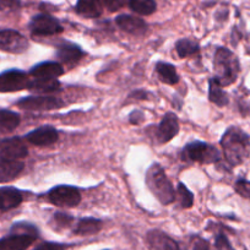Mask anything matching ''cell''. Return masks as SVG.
I'll list each match as a JSON object with an SVG mask.
<instances>
[{"instance_id": "cell-22", "label": "cell", "mask_w": 250, "mask_h": 250, "mask_svg": "<svg viewBox=\"0 0 250 250\" xmlns=\"http://www.w3.org/2000/svg\"><path fill=\"white\" fill-rule=\"evenodd\" d=\"M59 86L60 83L57 79H54V80H49V79H33L32 81H30L28 90L33 91V92L42 93V95H47V93L57 91Z\"/></svg>"}, {"instance_id": "cell-20", "label": "cell", "mask_w": 250, "mask_h": 250, "mask_svg": "<svg viewBox=\"0 0 250 250\" xmlns=\"http://www.w3.org/2000/svg\"><path fill=\"white\" fill-rule=\"evenodd\" d=\"M83 57V52L78 47V45H62L58 49L57 58L62 62L68 65H74L79 60Z\"/></svg>"}, {"instance_id": "cell-31", "label": "cell", "mask_w": 250, "mask_h": 250, "mask_svg": "<svg viewBox=\"0 0 250 250\" xmlns=\"http://www.w3.org/2000/svg\"><path fill=\"white\" fill-rule=\"evenodd\" d=\"M20 6V0H0V11H14Z\"/></svg>"}, {"instance_id": "cell-19", "label": "cell", "mask_w": 250, "mask_h": 250, "mask_svg": "<svg viewBox=\"0 0 250 250\" xmlns=\"http://www.w3.org/2000/svg\"><path fill=\"white\" fill-rule=\"evenodd\" d=\"M23 170V163L20 161L0 160V183H8L18 178Z\"/></svg>"}, {"instance_id": "cell-9", "label": "cell", "mask_w": 250, "mask_h": 250, "mask_svg": "<svg viewBox=\"0 0 250 250\" xmlns=\"http://www.w3.org/2000/svg\"><path fill=\"white\" fill-rule=\"evenodd\" d=\"M30 30L35 36H53L62 32V27L58 20L50 15H37L30 23Z\"/></svg>"}, {"instance_id": "cell-5", "label": "cell", "mask_w": 250, "mask_h": 250, "mask_svg": "<svg viewBox=\"0 0 250 250\" xmlns=\"http://www.w3.org/2000/svg\"><path fill=\"white\" fill-rule=\"evenodd\" d=\"M50 203L60 208H74L78 206L81 201L80 191L74 187L69 185H59L53 188L48 194Z\"/></svg>"}, {"instance_id": "cell-25", "label": "cell", "mask_w": 250, "mask_h": 250, "mask_svg": "<svg viewBox=\"0 0 250 250\" xmlns=\"http://www.w3.org/2000/svg\"><path fill=\"white\" fill-rule=\"evenodd\" d=\"M208 96H210V101L215 104L223 107L228 103L227 93L223 91L222 86L217 83L215 78L210 80V87H208Z\"/></svg>"}, {"instance_id": "cell-21", "label": "cell", "mask_w": 250, "mask_h": 250, "mask_svg": "<svg viewBox=\"0 0 250 250\" xmlns=\"http://www.w3.org/2000/svg\"><path fill=\"white\" fill-rule=\"evenodd\" d=\"M20 124V117L11 110H0V134H9Z\"/></svg>"}, {"instance_id": "cell-2", "label": "cell", "mask_w": 250, "mask_h": 250, "mask_svg": "<svg viewBox=\"0 0 250 250\" xmlns=\"http://www.w3.org/2000/svg\"><path fill=\"white\" fill-rule=\"evenodd\" d=\"M146 183L147 187L153 195L163 204V205H168V204L173 203L175 199V191L173 188L172 183L166 175L165 170L160 165L155 163L151 166L146 174Z\"/></svg>"}, {"instance_id": "cell-18", "label": "cell", "mask_w": 250, "mask_h": 250, "mask_svg": "<svg viewBox=\"0 0 250 250\" xmlns=\"http://www.w3.org/2000/svg\"><path fill=\"white\" fill-rule=\"evenodd\" d=\"M76 11L83 18H98L103 11L102 0H78Z\"/></svg>"}, {"instance_id": "cell-1", "label": "cell", "mask_w": 250, "mask_h": 250, "mask_svg": "<svg viewBox=\"0 0 250 250\" xmlns=\"http://www.w3.org/2000/svg\"><path fill=\"white\" fill-rule=\"evenodd\" d=\"M221 146L228 163L238 166L249 155L250 141L247 134L240 129L229 128L221 139Z\"/></svg>"}, {"instance_id": "cell-35", "label": "cell", "mask_w": 250, "mask_h": 250, "mask_svg": "<svg viewBox=\"0 0 250 250\" xmlns=\"http://www.w3.org/2000/svg\"><path fill=\"white\" fill-rule=\"evenodd\" d=\"M193 250H210V244H208V240L198 238V239L194 242Z\"/></svg>"}, {"instance_id": "cell-26", "label": "cell", "mask_w": 250, "mask_h": 250, "mask_svg": "<svg viewBox=\"0 0 250 250\" xmlns=\"http://www.w3.org/2000/svg\"><path fill=\"white\" fill-rule=\"evenodd\" d=\"M129 6L134 13L144 16L153 14L157 8L155 0H129Z\"/></svg>"}, {"instance_id": "cell-30", "label": "cell", "mask_w": 250, "mask_h": 250, "mask_svg": "<svg viewBox=\"0 0 250 250\" xmlns=\"http://www.w3.org/2000/svg\"><path fill=\"white\" fill-rule=\"evenodd\" d=\"M215 250H234L225 234H218L215 240Z\"/></svg>"}, {"instance_id": "cell-8", "label": "cell", "mask_w": 250, "mask_h": 250, "mask_svg": "<svg viewBox=\"0 0 250 250\" xmlns=\"http://www.w3.org/2000/svg\"><path fill=\"white\" fill-rule=\"evenodd\" d=\"M18 105L27 110H52L62 107V101L53 96H30L18 102Z\"/></svg>"}, {"instance_id": "cell-36", "label": "cell", "mask_w": 250, "mask_h": 250, "mask_svg": "<svg viewBox=\"0 0 250 250\" xmlns=\"http://www.w3.org/2000/svg\"><path fill=\"white\" fill-rule=\"evenodd\" d=\"M144 119V115L141 112H133L130 115V122L133 124H139V123L143 122Z\"/></svg>"}, {"instance_id": "cell-33", "label": "cell", "mask_w": 250, "mask_h": 250, "mask_svg": "<svg viewBox=\"0 0 250 250\" xmlns=\"http://www.w3.org/2000/svg\"><path fill=\"white\" fill-rule=\"evenodd\" d=\"M54 220L55 222L58 223V226H62V227H66L71 223L73 221V217L71 216H68L66 213H62V212H57L54 215Z\"/></svg>"}, {"instance_id": "cell-14", "label": "cell", "mask_w": 250, "mask_h": 250, "mask_svg": "<svg viewBox=\"0 0 250 250\" xmlns=\"http://www.w3.org/2000/svg\"><path fill=\"white\" fill-rule=\"evenodd\" d=\"M37 237L22 233H13L0 239V250H26L32 245Z\"/></svg>"}, {"instance_id": "cell-13", "label": "cell", "mask_w": 250, "mask_h": 250, "mask_svg": "<svg viewBox=\"0 0 250 250\" xmlns=\"http://www.w3.org/2000/svg\"><path fill=\"white\" fill-rule=\"evenodd\" d=\"M179 131V122L178 118L173 113H168L165 115L157 129L158 143L166 144L172 140Z\"/></svg>"}, {"instance_id": "cell-23", "label": "cell", "mask_w": 250, "mask_h": 250, "mask_svg": "<svg viewBox=\"0 0 250 250\" xmlns=\"http://www.w3.org/2000/svg\"><path fill=\"white\" fill-rule=\"evenodd\" d=\"M156 73H157L161 81L168 83V85H175L179 81V76H178L175 68L168 62H157Z\"/></svg>"}, {"instance_id": "cell-6", "label": "cell", "mask_w": 250, "mask_h": 250, "mask_svg": "<svg viewBox=\"0 0 250 250\" xmlns=\"http://www.w3.org/2000/svg\"><path fill=\"white\" fill-rule=\"evenodd\" d=\"M30 79L21 70H8L0 74V92H16L28 88Z\"/></svg>"}, {"instance_id": "cell-28", "label": "cell", "mask_w": 250, "mask_h": 250, "mask_svg": "<svg viewBox=\"0 0 250 250\" xmlns=\"http://www.w3.org/2000/svg\"><path fill=\"white\" fill-rule=\"evenodd\" d=\"M177 196L179 199V203L182 208H189L193 206L194 203V196L190 191L188 190V188L185 187L183 183H179L177 187Z\"/></svg>"}, {"instance_id": "cell-29", "label": "cell", "mask_w": 250, "mask_h": 250, "mask_svg": "<svg viewBox=\"0 0 250 250\" xmlns=\"http://www.w3.org/2000/svg\"><path fill=\"white\" fill-rule=\"evenodd\" d=\"M235 190L243 198L250 199V182L249 180L240 179L235 183Z\"/></svg>"}, {"instance_id": "cell-15", "label": "cell", "mask_w": 250, "mask_h": 250, "mask_svg": "<svg viewBox=\"0 0 250 250\" xmlns=\"http://www.w3.org/2000/svg\"><path fill=\"white\" fill-rule=\"evenodd\" d=\"M64 69L60 65L59 62H45L37 64L33 66L30 71V75L33 79H49V80H54L58 79L60 75H62Z\"/></svg>"}, {"instance_id": "cell-7", "label": "cell", "mask_w": 250, "mask_h": 250, "mask_svg": "<svg viewBox=\"0 0 250 250\" xmlns=\"http://www.w3.org/2000/svg\"><path fill=\"white\" fill-rule=\"evenodd\" d=\"M28 42L21 33L14 30L0 31V49L14 54H20L27 50Z\"/></svg>"}, {"instance_id": "cell-4", "label": "cell", "mask_w": 250, "mask_h": 250, "mask_svg": "<svg viewBox=\"0 0 250 250\" xmlns=\"http://www.w3.org/2000/svg\"><path fill=\"white\" fill-rule=\"evenodd\" d=\"M183 157L191 162L213 163L220 160V152L217 151V148L208 144L195 141V143H190L185 146L184 151H183Z\"/></svg>"}, {"instance_id": "cell-27", "label": "cell", "mask_w": 250, "mask_h": 250, "mask_svg": "<svg viewBox=\"0 0 250 250\" xmlns=\"http://www.w3.org/2000/svg\"><path fill=\"white\" fill-rule=\"evenodd\" d=\"M177 53L180 58H188L199 52V44L191 40H180L177 43Z\"/></svg>"}, {"instance_id": "cell-16", "label": "cell", "mask_w": 250, "mask_h": 250, "mask_svg": "<svg viewBox=\"0 0 250 250\" xmlns=\"http://www.w3.org/2000/svg\"><path fill=\"white\" fill-rule=\"evenodd\" d=\"M117 25L125 32L135 36H143L147 31V25L140 18H135L131 15H120L115 20Z\"/></svg>"}, {"instance_id": "cell-12", "label": "cell", "mask_w": 250, "mask_h": 250, "mask_svg": "<svg viewBox=\"0 0 250 250\" xmlns=\"http://www.w3.org/2000/svg\"><path fill=\"white\" fill-rule=\"evenodd\" d=\"M26 140L36 146H49L58 140V131L50 125H43L27 134Z\"/></svg>"}, {"instance_id": "cell-34", "label": "cell", "mask_w": 250, "mask_h": 250, "mask_svg": "<svg viewBox=\"0 0 250 250\" xmlns=\"http://www.w3.org/2000/svg\"><path fill=\"white\" fill-rule=\"evenodd\" d=\"M35 250H65V247L58 243H42Z\"/></svg>"}, {"instance_id": "cell-3", "label": "cell", "mask_w": 250, "mask_h": 250, "mask_svg": "<svg viewBox=\"0 0 250 250\" xmlns=\"http://www.w3.org/2000/svg\"><path fill=\"white\" fill-rule=\"evenodd\" d=\"M215 79L221 86H228L233 83L239 73V62L235 55L227 48H218L215 54Z\"/></svg>"}, {"instance_id": "cell-32", "label": "cell", "mask_w": 250, "mask_h": 250, "mask_svg": "<svg viewBox=\"0 0 250 250\" xmlns=\"http://www.w3.org/2000/svg\"><path fill=\"white\" fill-rule=\"evenodd\" d=\"M102 3L109 11H118L126 4V0H102Z\"/></svg>"}, {"instance_id": "cell-17", "label": "cell", "mask_w": 250, "mask_h": 250, "mask_svg": "<svg viewBox=\"0 0 250 250\" xmlns=\"http://www.w3.org/2000/svg\"><path fill=\"white\" fill-rule=\"evenodd\" d=\"M22 203V194L11 187L0 188V210L6 211L18 208Z\"/></svg>"}, {"instance_id": "cell-10", "label": "cell", "mask_w": 250, "mask_h": 250, "mask_svg": "<svg viewBox=\"0 0 250 250\" xmlns=\"http://www.w3.org/2000/svg\"><path fill=\"white\" fill-rule=\"evenodd\" d=\"M27 153V147L21 139L9 138L0 141V160L19 161L26 157Z\"/></svg>"}, {"instance_id": "cell-11", "label": "cell", "mask_w": 250, "mask_h": 250, "mask_svg": "<svg viewBox=\"0 0 250 250\" xmlns=\"http://www.w3.org/2000/svg\"><path fill=\"white\" fill-rule=\"evenodd\" d=\"M146 243L150 250H180V247L174 239L158 229L150 230L147 233Z\"/></svg>"}, {"instance_id": "cell-24", "label": "cell", "mask_w": 250, "mask_h": 250, "mask_svg": "<svg viewBox=\"0 0 250 250\" xmlns=\"http://www.w3.org/2000/svg\"><path fill=\"white\" fill-rule=\"evenodd\" d=\"M102 228V222L96 218H83L79 221L78 226L74 229V233L79 235H90L98 233Z\"/></svg>"}]
</instances>
